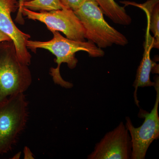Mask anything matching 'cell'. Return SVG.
Masks as SVG:
<instances>
[{
  "mask_svg": "<svg viewBox=\"0 0 159 159\" xmlns=\"http://www.w3.org/2000/svg\"><path fill=\"white\" fill-rule=\"evenodd\" d=\"M53 37L47 41H39L28 40L26 45L28 49L36 53L38 49H43L51 52L56 57L54 62L57 64L56 68H51L50 74L54 83L66 89L73 87V84L63 79L60 73V66L66 63L70 69L77 66L78 60L76 54L79 51L87 52L93 57H102L105 54L102 49L98 48L93 43L88 41L74 40L63 36L59 31H51Z\"/></svg>",
  "mask_w": 159,
  "mask_h": 159,
  "instance_id": "1",
  "label": "cell"
},
{
  "mask_svg": "<svg viewBox=\"0 0 159 159\" xmlns=\"http://www.w3.org/2000/svg\"><path fill=\"white\" fill-rule=\"evenodd\" d=\"M32 81L29 66L19 59L13 43H0V102L13 94L25 93Z\"/></svg>",
  "mask_w": 159,
  "mask_h": 159,
  "instance_id": "2",
  "label": "cell"
},
{
  "mask_svg": "<svg viewBox=\"0 0 159 159\" xmlns=\"http://www.w3.org/2000/svg\"><path fill=\"white\" fill-rule=\"evenodd\" d=\"M85 31V39L100 48L113 45L125 46L128 40L124 34L110 25L104 19L103 13L94 0H84L74 11Z\"/></svg>",
  "mask_w": 159,
  "mask_h": 159,
  "instance_id": "3",
  "label": "cell"
},
{
  "mask_svg": "<svg viewBox=\"0 0 159 159\" xmlns=\"http://www.w3.org/2000/svg\"><path fill=\"white\" fill-rule=\"evenodd\" d=\"M28 102L24 93L9 96L0 102V155L12 150L28 119Z\"/></svg>",
  "mask_w": 159,
  "mask_h": 159,
  "instance_id": "4",
  "label": "cell"
},
{
  "mask_svg": "<svg viewBox=\"0 0 159 159\" xmlns=\"http://www.w3.org/2000/svg\"><path fill=\"white\" fill-rule=\"evenodd\" d=\"M154 87L157 92L156 100L150 113L140 109L139 116L144 117L145 121L140 127L135 128L129 117H126L125 126L131 139L132 150L131 159H144L148 147L154 140L159 137V77H156Z\"/></svg>",
  "mask_w": 159,
  "mask_h": 159,
  "instance_id": "5",
  "label": "cell"
},
{
  "mask_svg": "<svg viewBox=\"0 0 159 159\" xmlns=\"http://www.w3.org/2000/svg\"><path fill=\"white\" fill-rule=\"evenodd\" d=\"M23 16L43 23L50 31H61L69 39L85 41V31L80 20L70 8L49 11H34L23 7Z\"/></svg>",
  "mask_w": 159,
  "mask_h": 159,
  "instance_id": "6",
  "label": "cell"
},
{
  "mask_svg": "<svg viewBox=\"0 0 159 159\" xmlns=\"http://www.w3.org/2000/svg\"><path fill=\"white\" fill-rule=\"evenodd\" d=\"M132 145L128 129L123 122L106 134L96 144L89 159H131Z\"/></svg>",
  "mask_w": 159,
  "mask_h": 159,
  "instance_id": "7",
  "label": "cell"
},
{
  "mask_svg": "<svg viewBox=\"0 0 159 159\" xmlns=\"http://www.w3.org/2000/svg\"><path fill=\"white\" fill-rule=\"evenodd\" d=\"M18 9L17 0H0V30L10 38L14 44L18 57L21 62L29 66L31 55L26 43L31 35L21 31L14 24L11 13Z\"/></svg>",
  "mask_w": 159,
  "mask_h": 159,
  "instance_id": "8",
  "label": "cell"
},
{
  "mask_svg": "<svg viewBox=\"0 0 159 159\" xmlns=\"http://www.w3.org/2000/svg\"><path fill=\"white\" fill-rule=\"evenodd\" d=\"M155 39L152 38L148 33L146 37V40L144 44V52L143 57L140 65L137 70L135 80L133 86L135 88L134 93L135 102L139 107V101L137 99V93L139 87L154 86L155 82L150 80V73L154 66V63L150 58V51L152 48H154Z\"/></svg>",
  "mask_w": 159,
  "mask_h": 159,
  "instance_id": "9",
  "label": "cell"
},
{
  "mask_svg": "<svg viewBox=\"0 0 159 159\" xmlns=\"http://www.w3.org/2000/svg\"><path fill=\"white\" fill-rule=\"evenodd\" d=\"M122 2L126 5L137 6L145 11L148 17L147 29L151 31L154 36L155 48L159 47V0H148L143 4H137L132 2Z\"/></svg>",
  "mask_w": 159,
  "mask_h": 159,
  "instance_id": "10",
  "label": "cell"
},
{
  "mask_svg": "<svg viewBox=\"0 0 159 159\" xmlns=\"http://www.w3.org/2000/svg\"><path fill=\"white\" fill-rule=\"evenodd\" d=\"M94 1L98 4L103 14L114 23L126 26L131 23V18L126 13L124 7L119 6L115 0Z\"/></svg>",
  "mask_w": 159,
  "mask_h": 159,
  "instance_id": "11",
  "label": "cell"
},
{
  "mask_svg": "<svg viewBox=\"0 0 159 159\" xmlns=\"http://www.w3.org/2000/svg\"><path fill=\"white\" fill-rule=\"evenodd\" d=\"M65 7L60 0H31L23 5V7L37 11H51Z\"/></svg>",
  "mask_w": 159,
  "mask_h": 159,
  "instance_id": "12",
  "label": "cell"
},
{
  "mask_svg": "<svg viewBox=\"0 0 159 159\" xmlns=\"http://www.w3.org/2000/svg\"><path fill=\"white\" fill-rule=\"evenodd\" d=\"M84 0H60L62 5L75 11L82 5Z\"/></svg>",
  "mask_w": 159,
  "mask_h": 159,
  "instance_id": "13",
  "label": "cell"
},
{
  "mask_svg": "<svg viewBox=\"0 0 159 159\" xmlns=\"http://www.w3.org/2000/svg\"><path fill=\"white\" fill-rule=\"evenodd\" d=\"M31 1V0H18V12L16 18V22L19 23L20 25H24L25 21L23 18V16L22 12L23 8V5L24 3L27 2Z\"/></svg>",
  "mask_w": 159,
  "mask_h": 159,
  "instance_id": "14",
  "label": "cell"
},
{
  "mask_svg": "<svg viewBox=\"0 0 159 159\" xmlns=\"http://www.w3.org/2000/svg\"><path fill=\"white\" fill-rule=\"evenodd\" d=\"M4 41H12L10 38L0 30V43Z\"/></svg>",
  "mask_w": 159,
  "mask_h": 159,
  "instance_id": "15",
  "label": "cell"
}]
</instances>
